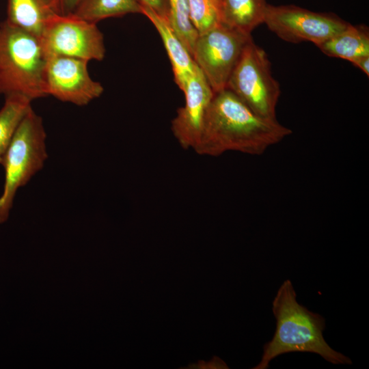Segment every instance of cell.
<instances>
[{
	"label": "cell",
	"instance_id": "cell-5",
	"mask_svg": "<svg viewBox=\"0 0 369 369\" xmlns=\"http://www.w3.org/2000/svg\"><path fill=\"white\" fill-rule=\"evenodd\" d=\"M226 88L257 115L266 119H276L279 84L272 75L271 62L266 52L252 39L245 46Z\"/></svg>",
	"mask_w": 369,
	"mask_h": 369
},
{
	"label": "cell",
	"instance_id": "cell-23",
	"mask_svg": "<svg viewBox=\"0 0 369 369\" xmlns=\"http://www.w3.org/2000/svg\"><path fill=\"white\" fill-rule=\"evenodd\" d=\"M216 3H217L221 6V0H214Z\"/></svg>",
	"mask_w": 369,
	"mask_h": 369
},
{
	"label": "cell",
	"instance_id": "cell-7",
	"mask_svg": "<svg viewBox=\"0 0 369 369\" xmlns=\"http://www.w3.org/2000/svg\"><path fill=\"white\" fill-rule=\"evenodd\" d=\"M40 40L46 57L62 55L90 62L101 61L105 55L103 35L96 23L73 14L53 16Z\"/></svg>",
	"mask_w": 369,
	"mask_h": 369
},
{
	"label": "cell",
	"instance_id": "cell-1",
	"mask_svg": "<svg viewBox=\"0 0 369 369\" xmlns=\"http://www.w3.org/2000/svg\"><path fill=\"white\" fill-rule=\"evenodd\" d=\"M292 133L277 119L255 113L226 88L214 94L200 139L193 150L200 155L210 156L228 151L260 155Z\"/></svg>",
	"mask_w": 369,
	"mask_h": 369
},
{
	"label": "cell",
	"instance_id": "cell-13",
	"mask_svg": "<svg viewBox=\"0 0 369 369\" xmlns=\"http://www.w3.org/2000/svg\"><path fill=\"white\" fill-rule=\"evenodd\" d=\"M55 15L41 0H8L6 21L40 40Z\"/></svg>",
	"mask_w": 369,
	"mask_h": 369
},
{
	"label": "cell",
	"instance_id": "cell-16",
	"mask_svg": "<svg viewBox=\"0 0 369 369\" xmlns=\"http://www.w3.org/2000/svg\"><path fill=\"white\" fill-rule=\"evenodd\" d=\"M31 100L21 95L5 96L0 109V164L21 120L31 107Z\"/></svg>",
	"mask_w": 369,
	"mask_h": 369
},
{
	"label": "cell",
	"instance_id": "cell-18",
	"mask_svg": "<svg viewBox=\"0 0 369 369\" xmlns=\"http://www.w3.org/2000/svg\"><path fill=\"white\" fill-rule=\"evenodd\" d=\"M191 21L198 35L221 23V6L214 0H188Z\"/></svg>",
	"mask_w": 369,
	"mask_h": 369
},
{
	"label": "cell",
	"instance_id": "cell-10",
	"mask_svg": "<svg viewBox=\"0 0 369 369\" xmlns=\"http://www.w3.org/2000/svg\"><path fill=\"white\" fill-rule=\"evenodd\" d=\"M183 93L184 105L178 109L171 129L183 149H193L200 139L205 115L215 94L197 64Z\"/></svg>",
	"mask_w": 369,
	"mask_h": 369
},
{
	"label": "cell",
	"instance_id": "cell-19",
	"mask_svg": "<svg viewBox=\"0 0 369 369\" xmlns=\"http://www.w3.org/2000/svg\"><path fill=\"white\" fill-rule=\"evenodd\" d=\"M141 5H145L159 16L169 20L168 0H138Z\"/></svg>",
	"mask_w": 369,
	"mask_h": 369
},
{
	"label": "cell",
	"instance_id": "cell-4",
	"mask_svg": "<svg viewBox=\"0 0 369 369\" xmlns=\"http://www.w3.org/2000/svg\"><path fill=\"white\" fill-rule=\"evenodd\" d=\"M42 118L31 107L18 126L2 165L5 182L0 196V223L7 221L16 191L41 170L48 158Z\"/></svg>",
	"mask_w": 369,
	"mask_h": 369
},
{
	"label": "cell",
	"instance_id": "cell-12",
	"mask_svg": "<svg viewBox=\"0 0 369 369\" xmlns=\"http://www.w3.org/2000/svg\"><path fill=\"white\" fill-rule=\"evenodd\" d=\"M325 55L352 62L369 55V31L365 25H349L316 46Z\"/></svg>",
	"mask_w": 369,
	"mask_h": 369
},
{
	"label": "cell",
	"instance_id": "cell-22",
	"mask_svg": "<svg viewBox=\"0 0 369 369\" xmlns=\"http://www.w3.org/2000/svg\"><path fill=\"white\" fill-rule=\"evenodd\" d=\"M49 8L53 11L59 9L61 6V0H41Z\"/></svg>",
	"mask_w": 369,
	"mask_h": 369
},
{
	"label": "cell",
	"instance_id": "cell-20",
	"mask_svg": "<svg viewBox=\"0 0 369 369\" xmlns=\"http://www.w3.org/2000/svg\"><path fill=\"white\" fill-rule=\"evenodd\" d=\"M82 0H61L64 14H72Z\"/></svg>",
	"mask_w": 369,
	"mask_h": 369
},
{
	"label": "cell",
	"instance_id": "cell-6",
	"mask_svg": "<svg viewBox=\"0 0 369 369\" xmlns=\"http://www.w3.org/2000/svg\"><path fill=\"white\" fill-rule=\"evenodd\" d=\"M251 36L221 23L198 35L193 58L214 93L226 88L228 79Z\"/></svg>",
	"mask_w": 369,
	"mask_h": 369
},
{
	"label": "cell",
	"instance_id": "cell-8",
	"mask_svg": "<svg viewBox=\"0 0 369 369\" xmlns=\"http://www.w3.org/2000/svg\"><path fill=\"white\" fill-rule=\"evenodd\" d=\"M264 23L283 40L293 43L311 42L316 46L349 25L333 14L314 12L292 5L269 4Z\"/></svg>",
	"mask_w": 369,
	"mask_h": 369
},
{
	"label": "cell",
	"instance_id": "cell-11",
	"mask_svg": "<svg viewBox=\"0 0 369 369\" xmlns=\"http://www.w3.org/2000/svg\"><path fill=\"white\" fill-rule=\"evenodd\" d=\"M141 10L159 32L172 64L174 81L183 92L196 66L193 58L167 19L145 5H141Z\"/></svg>",
	"mask_w": 369,
	"mask_h": 369
},
{
	"label": "cell",
	"instance_id": "cell-9",
	"mask_svg": "<svg viewBox=\"0 0 369 369\" xmlns=\"http://www.w3.org/2000/svg\"><path fill=\"white\" fill-rule=\"evenodd\" d=\"M88 61L62 55L46 57V96L65 102L84 106L100 97L101 83L93 80L87 70Z\"/></svg>",
	"mask_w": 369,
	"mask_h": 369
},
{
	"label": "cell",
	"instance_id": "cell-17",
	"mask_svg": "<svg viewBox=\"0 0 369 369\" xmlns=\"http://www.w3.org/2000/svg\"><path fill=\"white\" fill-rule=\"evenodd\" d=\"M168 5L169 22L192 56L198 33L190 19L189 1L188 0H168Z\"/></svg>",
	"mask_w": 369,
	"mask_h": 369
},
{
	"label": "cell",
	"instance_id": "cell-15",
	"mask_svg": "<svg viewBox=\"0 0 369 369\" xmlns=\"http://www.w3.org/2000/svg\"><path fill=\"white\" fill-rule=\"evenodd\" d=\"M135 13L142 14L138 0H82L72 14L96 24L107 18Z\"/></svg>",
	"mask_w": 369,
	"mask_h": 369
},
{
	"label": "cell",
	"instance_id": "cell-14",
	"mask_svg": "<svg viewBox=\"0 0 369 369\" xmlns=\"http://www.w3.org/2000/svg\"><path fill=\"white\" fill-rule=\"evenodd\" d=\"M267 5L266 0H221V23L251 35L264 23Z\"/></svg>",
	"mask_w": 369,
	"mask_h": 369
},
{
	"label": "cell",
	"instance_id": "cell-2",
	"mask_svg": "<svg viewBox=\"0 0 369 369\" xmlns=\"http://www.w3.org/2000/svg\"><path fill=\"white\" fill-rule=\"evenodd\" d=\"M272 312L276 319L275 331L272 339L264 344L261 360L254 368L266 369L275 357L292 352L315 353L333 364H352L349 357L326 342L325 318L298 303L290 280H285L277 290Z\"/></svg>",
	"mask_w": 369,
	"mask_h": 369
},
{
	"label": "cell",
	"instance_id": "cell-21",
	"mask_svg": "<svg viewBox=\"0 0 369 369\" xmlns=\"http://www.w3.org/2000/svg\"><path fill=\"white\" fill-rule=\"evenodd\" d=\"M351 62L369 76V55L359 57Z\"/></svg>",
	"mask_w": 369,
	"mask_h": 369
},
{
	"label": "cell",
	"instance_id": "cell-3",
	"mask_svg": "<svg viewBox=\"0 0 369 369\" xmlns=\"http://www.w3.org/2000/svg\"><path fill=\"white\" fill-rule=\"evenodd\" d=\"M46 63L39 38L6 20L0 23V93L31 101L46 96Z\"/></svg>",
	"mask_w": 369,
	"mask_h": 369
}]
</instances>
